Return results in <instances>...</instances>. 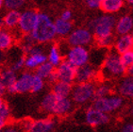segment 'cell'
<instances>
[{
    "mask_svg": "<svg viewBox=\"0 0 133 132\" xmlns=\"http://www.w3.org/2000/svg\"><path fill=\"white\" fill-rule=\"evenodd\" d=\"M29 35L40 45L53 42L57 37L54 21L47 13L39 12L35 27Z\"/></svg>",
    "mask_w": 133,
    "mask_h": 132,
    "instance_id": "obj_1",
    "label": "cell"
},
{
    "mask_svg": "<svg viewBox=\"0 0 133 132\" xmlns=\"http://www.w3.org/2000/svg\"><path fill=\"white\" fill-rule=\"evenodd\" d=\"M115 24L116 20L114 16L104 14L90 21L88 29L91 30L92 35L95 36V41L106 40L113 38V30Z\"/></svg>",
    "mask_w": 133,
    "mask_h": 132,
    "instance_id": "obj_2",
    "label": "cell"
},
{
    "mask_svg": "<svg viewBox=\"0 0 133 132\" xmlns=\"http://www.w3.org/2000/svg\"><path fill=\"white\" fill-rule=\"evenodd\" d=\"M127 73V69L121 62L120 55L111 50L104 58L102 65V74L105 77H120Z\"/></svg>",
    "mask_w": 133,
    "mask_h": 132,
    "instance_id": "obj_3",
    "label": "cell"
},
{
    "mask_svg": "<svg viewBox=\"0 0 133 132\" xmlns=\"http://www.w3.org/2000/svg\"><path fill=\"white\" fill-rule=\"evenodd\" d=\"M95 85L92 82L77 83L73 86L71 93V100L76 105H84L95 97Z\"/></svg>",
    "mask_w": 133,
    "mask_h": 132,
    "instance_id": "obj_4",
    "label": "cell"
},
{
    "mask_svg": "<svg viewBox=\"0 0 133 132\" xmlns=\"http://www.w3.org/2000/svg\"><path fill=\"white\" fill-rule=\"evenodd\" d=\"M90 52L87 47L83 46H73L67 49L65 53V60L75 68H79L88 64L90 61Z\"/></svg>",
    "mask_w": 133,
    "mask_h": 132,
    "instance_id": "obj_5",
    "label": "cell"
},
{
    "mask_svg": "<svg viewBox=\"0 0 133 132\" xmlns=\"http://www.w3.org/2000/svg\"><path fill=\"white\" fill-rule=\"evenodd\" d=\"M124 104V99L120 95H110L103 98L94 99L92 108L103 113H110L116 111Z\"/></svg>",
    "mask_w": 133,
    "mask_h": 132,
    "instance_id": "obj_6",
    "label": "cell"
},
{
    "mask_svg": "<svg viewBox=\"0 0 133 132\" xmlns=\"http://www.w3.org/2000/svg\"><path fill=\"white\" fill-rule=\"evenodd\" d=\"M39 11L35 9H25L20 12V19L17 29L21 35H29L35 27Z\"/></svg>",
    "mask_w": 133,
    "mask_h": 132,
    "instance_id": "obj_7",
    "label": "cell"
},
{
    "mask_svg": "<svg viewBox=\"0 0 133 132\" xmlns=\"http://www.w3.org/2000/svg\"><path fill=\"white\" fill-rule=\"evenodd\" d=\"M94 40V35L88 28H77L71 31L67 36L66 43L70 47L73 46H83L86 47Z\"/></svg>",
    "mask_w": 133,
    "mask_h": 132,
    "instance_id": "obj_8",
    "label": "cell"
},
{
    "mask_svg": "<svg viewBox=\"0 0 133 132\" xmlns=\"http://www.w3.org/2000/svg\"><path fill=\"white\" fill-rule=\"evenodd\" d=\"M47 61V56L42 45L35 44L29 53L25 56V68L28 71L36 70L39 66Z\"/></svg>",
    "mask_w": 133,
    "mask_h": 132,
    "instance_id": "obj_9",
    "label": "cell"
},
{
    "mask_svg": "<svg viewBox=\"0 0 133 132\" xmlns=\"http://www.w3.org/2000/svg\"><path fill=\"white\" fill-rule=\"evenodd\" d=\"M33 73H31L29 71H25L20 73L18 75L17 79L14 82V84L10 88H9L7 91L12 94H26V93H30L32 81H33Z\"/></svg>",
    "mask_w": 133,
    "mask_h": 132,
    "instance_id": "obj_10",
    "label": "cell"
},
{
    "mask_svg": "<svg viewBox=\"0 0 133 132\" xmlns=\"http://www.w3.org/2000/svg\"><path fill=\"white\" fill-rule=\"evenodd\" d=\"M76 72L77 68L68 63L66 61H62V63L55 68L58 81L69 84H73V82L76 81Z\"/></svg>",
    "mask_w": 133,
    "mask_h": 132,
    "instance_id": "obj_11",
    "label": "cell"
},
{
    "mask_svg": "<svg viewBox=\"0 0 133 132\" xmlns=\"http://www.w3.org/2000/svg\"><path fill=\"white\" fill-rule=\"evenodd\" d=\"M84 119L86 124H88L91 127H99V126L107 124L110 121V117L108 114L103 113L97 109L90 108L85 112Z\"/></svg>",
    "mask_w": 133,
    "mask_h": 132,
    "instance_id": "obj_12",
    "label": "cell"
},
{
    "mask_svg": "<svg viewBox=\"0 0 133 132\" xmlns=\"http://www.w3.org/2000/svg\"><path fill=\"white\" fill-rule=\"evenodd\" d=\"M56 121L53 117H45L32 120L28 132H51L55 127Z\"/></svg>",
    "mask_w": 133,
    "mask_h": 132,
    "instance_id": "obj_13",
    "label": "cell"
},
{
    "mask_svg": "<svg viewBox=\"0 0 133 132\" xmlns=\"http://www.w3.org/2000/svg\"><path fill=\"white\" fill-rule=\"evenodd\" d=\"M96 70L92 64H86L77 69L76 72V81L77 83H87L96 76Z\"/></svg>",
    "mask_w": 133,
    "mask_h": 132,
    "instance_id": "obj_14",
    "label": "cell"
},
{
    "mask_svg": "<svg viewBox=\"0 0 133 132\" xmlns=\"http://www.w3.org/2000/svg\"><path fill=\"white\" fill-rule=\"evenodd\" d=\"M74 103L71 100L70 97L67 98H58L54 109L53 115L54 116H66V115L70 114L74 109Z\"/></svg>",
    "mask_w": 133,
    "mask_h": 132,
    "instance_id": "obj_15",
    "label": "cell"
},
{
    "mask_svg": "<svg viewBox=\"0 0 133 132\" xmlns=\"http://www.w3.org/2000/svg\"><path fill=\"white\" fill-rule=\"evenodd\" d=\"M16 43V37L12 31L4 28H0V51L7 52L13 48Z\"/></svg>",
    "mask_w": 133,
    "mask_h": 132,
    "instance_id": "obj_16",
    "label": "cell"
},
{
    "mask_svg": "<svg viewBox=\"0 0 133 132\" xmlns=\"http://www.w3.org/2000/svg\"><path fill=\"white\" fill-rule=\"evenodd\" d=\"M114 29L118 35L120 36L130 34V32L133 30V17L128 14L123 15L119 20L116 21Z\"/></svg>",
    "mask_w": 133,
    "mask_h": 132,
    "instance_id": "obj_17",
    "label": "cell"
},
{
    "mask_svg": "<svg viewBox=\"0 0 133 132\" xmlns=\"http://www.w3.org/2000/svg\"><path fill=\"white\" fill-rule=\"evenodd\" d=\"M133 48V35L127 34V35L119 36L114 42V51L119 55L125 53L127 51L131 50Z\"/></svg>",
    "mask_w": 133,
    "mask_h": 132,
    "instance_id": "obj_18",
    "label": "cell"
},
{
    "mask_svg": "<svg viewBox=\"0 0 133 132\" xmlns=\"http://www.w3.org/2000/svg\"><path fill=\"white\" fill-rule=\"evenodd\" d=\"M20 12L19 10H7L3 17V28L8 30H14L16 29L19 24L20 19Z\"/></svg>",
    "mask_w": 133,
    "mask_h": 132,
    "instance_id": "obj_19",
    "label": "cell"
},
{
    "mask_svg": "<svg viewBox=\"0 0 133 132\" xmlns=\"http://www.w3.org/2000/svg\"><path fill=\"white\" fill-rule=\"evenodd\" d=\"M118 91L122 98L125 97V98L133 99V76H124L119 82Z\"/></svg>",
    "mask_w": 133,
    "mask_h": 132,
    "instance_id": "obj_20",
    "label": "cell"
},
{
    "mask_svg": "<svg viewBox=\"0 0 133 132\" xmlns=\"http://www.w3.org/2000/svg\"><path fill=\"white\" fill-rule=\"evenodd\" d=\"M57 100H58V97L52 91H49V93L45 94L43 96L41 103H40L41 110L46 113V114L53 115V111L54 109H55V106H56Z\"/></svg>",
    "mask_w": 133,
    "mask_h": 132,
    "instance_id": "obj_21",
    "label": "cell"
},
{
    "mask_svg": "<svg viewBox=\"0 0 133 132\" xmlns=\"http://www.w3.org/2000/svg\"><path fill=\"white\" fill-rule=\"evenodd\" d=\"M46 56H47V62H49L55 68L58 67L63 61V55L62 53L61 47L57 43H53L50 45Z\"/></svg>",
    "mask_w": 133,
    "mask_h": 132,
    "instance_id": "obj_22",
    "label": "cell"
},
{
    "mask_svg": "<svg viewBox=\"0 0 133 132\" xmlns=\"http://www.w3.org/2000/svg\"><path fill=\"white\" fill-rule=\"evenodd\" d=\"M123 0H100V9L109 15L118 12L124 7Z\"/></svg>",
    "mask_w": 133,
    "mask_h": 132,
    "instance_id": "obj_23",
    "label": "cell"
},
{
    "mask_svg": "<svg viewBox=\"0 0 133 132\" xmlns=\"http://www.w3.org/2000/svg\"><path fill=\"white\" fill-rule=\"evenodd\" d=\"M18 76V73L14 72L12 69H10L9 66L3 67L0 69V81L5 86L7 90L12 86L16 81Z\"/></svg>",
    "mask_w": 133,
    "mask_h": 132,
    "instance_id": "obj_24",
    "label": "cell"
},
{
    "mask_svg": "<svg viewBox=\"0 0 133 132\" xmlns=\"http://www.w3.org/2000/svg\"><path fill=\"white\" fill-rule=\"evenodd\" d=\"M72 90H73V84L57 81L52 84L51 91L58 98H67L71 95Z\"/></svg>",
    "mask_w": 133,
    "mask_h": 132,
    "instance_id": "obj_25",
    "label": "cell"
},
{
    "mask_svg": "<svg viewBox=\"0 0 133 132\" xmlns=\"http://www.w3.org/2000/svg\"><path fill=\"white\" fill-rule=\"evenodd\" d=\"M56 35L59 37H67L73 30V24L69 21H64L61 18H57L54 21Z\"/></svg>",
    "mask_w": 133,
    "mask_h": 132,
    "instance_id": "obj_26",
    "label": "cell"
},
{
    "mask_svg": "<svg viewBox=\"0 0 133 132\" xmlns=\"http://www.w3.org/2000/svg\"><path fill=\"white\" fill-rule=\"evenodd\" d=\"M35 44H37V43L33 41V39L31 38L30 35H23L20 38L18 48L20 49L24 56H26Z\"/></svg>",
    "mask_w": 133,
    "mask_h": 132,
    "instance_id": "obj_27",
    "label": "cell"
},
{
    "mask_svg": "<svg viewBox=\"0 0 133 132\" xmlns=\"http://www.w3.org/2000/svg\"><path fill=\"white\" fill-rule=\"evenodd\" d=\"M54 71H55V67L46 61V62L43 63L42 65H40L38 68L36 69L34 75L38 76L39 77H41L44 80H47V78L53 74Z\"/></svg>",
    "mask_w": 133,
    "mask_h": 132,
    "instance_id": "obj_28",
    "label": "cell"
},
{
    "mask_svg": "<svg viewBox=\"0 0 133 132\" xmlns=\"http://www.w3.org/2000/svg\"><path fill=\"white\" fill-rule=\"evenodd\" d=\"M112 93V88L110 85L108 84H101L99 86L95 87V97L94 99L97 98H103V97H107L111 95Z\"/></svg>",
    "mask_w": 133,
    "mask_h": 132,
    "instance_id": "obj_29",
    "label": "cell"
},
{
    "mask_svg": "<svg viewBox=\"0 0 133 132\" xmlns=\"http://www.w3.org/2000/svg\"><path fill=\"white\" fill-rule=\"evenodd\" d=\"M9 67L10 69H12L13 71L16 72V73L23 70L25 68V56L23 54H20L18 56H14L12 60L10 61Z\"/></svg>",
    "mask_w": 133,
    "mask_h": 132,
    "instance_id": "obj_30",
    "label": "cell"
},
{
    "mask_svg": "<svg viewBox=\"0 0 133 132\" xmlns=\"http://www.w3.org/2000/svg\"><path fill=\"white\" fill-rule=\"evenodd\" d=\"M25 0H5L4 1V8L7 10H19L26 6Z\"/></svg>",
    "mask_w": 133,
    "mask_h": 132,
    "instance_id": "obj_31",
    "label": "cell"
},
{
    "mask_svg": "<svg viewBox=\"0 0 133 132\" xmlns=\"http://www.w3.org/2000/svg\"><path fill=\"white\" fill-rule=\"evenodd\" d=\"M45 87V80L42 79L38 76L34 75L33 76V81H32V87H31V91L32 94H38L41 93Z\"/></svg>",
    "mask_w": 133,
    "mask_h": 132,
    "instance_id": "obj_32",
    "label": "cell"
},
{
    "mask_svg": "<svg viewBox=\"0 0 133 132\" xmlns=\"http://www.w3.org/2000/svg\"><path fill=\"white\" fill-rule=\"evenodd\" d=\"M120 60L122 64L124 65L125 69L129 68L133 64V49L128 50L125 53L120 55Z\"/></svg>",
    "mask_w": 133,
    "mask_h": 132,
    "instance_id": "obj_33",
    "label": "cell"
},
{
    "mask_svg": "<svg viewBox=\"0 0 133 132\" xmlns=\"http://www.w3.org/2000/svg\"><path fill=\"white\" fill-rule=\"evenodd\" d=\"M0 132H23L18 122H9L0 130Z\"/></svg>",
    "mask_w": 133,
    "mask_h": 132,
    "instance_id": "obj_34",
    "label": "cell"
},
{
    "mask_svg": "<svg viewBox=\"0 0 133 132\" xmlns=\"http://www.w3.org/2000/svg\"><path fill=\"white\" fill-rule=\"evenodd\" d=\"M61 19L64 21H69L71 22L72 18H73V13L70 10H64L62 13H61Z\"/></svg>",
    "mask_w": 133,
    "mask_h": 132,
    "instance_id": "obj_35",
    "label": "cell"
},
{
    "mask_svg": "<svg viewBox=\"0 0 133 132\" xmlns=\"http://www.w3.org/2000/svg\"><path fill=\"white\" fill-rule=\"evenodd\" d=\"M8 62V54L7 52L0 51V69L5 67V64Z\"/></svg>",
    "mask_w": 133,
    "mask_h": 132,
    "instance_id": "obj_36",
    "label": "cell"
},
{
    "mask_svg": "<svg viewBox=\"0 0 133 132\" xmlns=\"http://www.w3.org/2000/svg\"><path fill=\"white\" fill-rule=\"evenodd\" d=\"M86 4L91 9H97L100 8V0H87Z\"/></svg>",
    "mask_w": 133,
    "mask_h": 132,
    "instance_id": "obj_37",
    "label": "cell"
},
{
    "mask_svg": "<svg viewBox=\"0 0 133 132\" xmlns=\"http://www.w3.org/2000/svg\"><path fill=\"white\" fill-rule=\"evenodd\" d=\"M122 132H133V124L132 123H128L125 124L122 128Z\"/></svg>",
    "mask_w": 133,
    "mask_h": 132,
    "instance_id": "obj_38",
    "label": "cell"
},
{
    "mask_svg": "<svg viewBox=\"0 0 133 132\" xmlns=\"http://www.w3.org/2000/svg\"><path fill=\"white\" fill-rule=\"evenodd\" d=\"M7 91V89L5 88V86L2 84V82L0 81V96L2 97L4 94H5V93Z\"/></svg>",
    "mask_w": 133,
    "mask_h": 132,
    "instance_id": "obj_39",
    "label": "cell"
},
{
    "mask_svg": "<svg viewBox=\"0 0 133 132\" xmlns=\"http://www.w3.org/2000/svg\"><path fill=\"white\" fill-rule=\"evenodd\" d=\"M127 72H128V76H133V64L130 66V67H129V68H128V69H127Z\"/></svg>",
    "mask_w": 133,
    "mask_h": 132,
    "instance_id": "obj_40",
    "label": "cell"
},
{
    "mask_svg": "<svg viewBox=\"0 0 133 132\" xmlns=\"http://www.w3.org/2000/svg\"><path fill=\"white\" fill-rule=\"evenodd\" d=\"M5 104H6L5 100L3 99V97L0 96V109H1L3 107H4V106H5Z\"/></svg>",
    "mask_w": 133,
    "mask_h": 132,
    "instance_id": "obj_41",
    "label": "cell"
},
{
    "mask_svg": "<svg viewBox=\"0 0 133 132\" xmlns=\"http://www.w3.org/2000/svg\"><path fill=\"white\" fill-rule=\"evenodd\" d=\"M129 113L133 116V103L130 105V107H129Z\"/></svg>",
    "mask_w": 133,
    "mask_h": 132,
    "instance_id": "obj_42",
    "label": "cell"
},
{
    "mask_svg": "<svg viewBox=\"0 0 133 132\" xmlns=\"http://www.w3.org/2000/svg\"><path fill=\"white\" fill-rule=\"evenodd\" d=\"M4 8V0H0V10Z\"/></svg>",
    "mask_w": 133,
    "mask_h": 132,
    "instance_id": "obj_43",
    "label": "cell"
},
{
    "mask_svg": "<svg viewBox=\"0 0 133 132\" xmlns=\"http://www.w3.org/2000/svg\"><path fill=\"white\" fill-rule=\"evenodd\" d=\"M128 3H129V4H130V5L133 7V0H129V1H128Z\"/></svg>",
    "mask_w": 133,
    "mask_h": 132,
    "instance_id": "obj_44",
    "label": "cell"
},
{
    "mask_svg": "<svg viewBox=\"0 0 133 132\" xmlns=\"http://www.w3.org/2000/svg\"><path fill=\"white\" fill-rule=\"evenodd\" d=\"M132 49H133V48H132Z\"/></svg>",
    "mask_w": 133,
    "mask_h": 132,
    "instance_id": "obj_45",
    "label": "cell"
}]
</instances>
